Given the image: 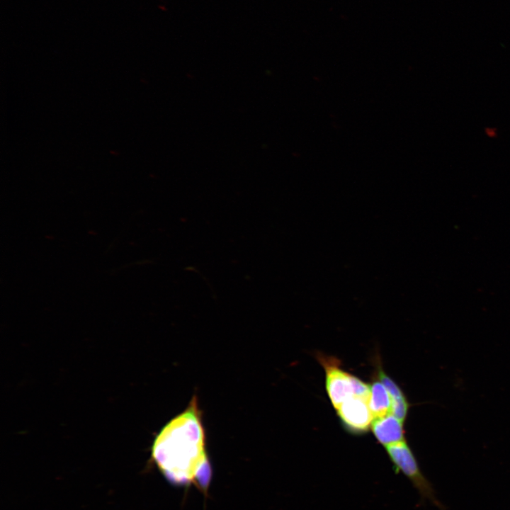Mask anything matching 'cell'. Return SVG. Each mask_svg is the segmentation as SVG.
<instances>
[{
    "instance_id": "1",
    "label": "cell",
    "mask_w": 510,
    "mask_h": 510,
    "mask_svg": "<svg viewBox=\"0 0 510 510\" xmlns=\"http://www.w3.org/2000/svg\"><path fill=\"white\" fill-rule=\"evenodd\" d=\"M151 453L154 463L170 483H194L203 489L208 488L211 468L196 397L161 429L154 440Z\"/></svg>"
},
{
    "instance_id": "2",
    "label": "cell",
    "mask_w": 510,
    "mask_h": 510,
    "mask_svg": "<svg viewBox=\"0 0 510 510\" xmlns=\"http://www.w3.org/2000/svg\"><path fill=\"white\" fill-rule=\"evenodd\" d=\"M316 357L324 369L326 390L336 409L353 395L369 400L370 385L343 370L339 359L321 353H317Z\"/></svg>"
},
{
    "instance_id": "3",
    "label": "cell",
    "mask_w": 510,
    "mask_h": 510,
    "mask_svg": "<svg viewBox=\"0 0 510 510\" xmlns=\"http://www.w3.org/2000/svg\"><path fill=\"white\" fill-rule=\"evenodd\" d=\"M385 448L396 472H400L409 480L421 499L430 502L439 510H446L436 497L431 483L422 473L416 458L406 441Z\"/></svg>"
},
{
    "instance_id": "4",
    "label": "cell",
    "mask_w": 510,
    "mask_h": 510,
    "mask_svg": "<svg viewBox=\"0 0 510 510\" xmlns=\"http://www.w3.org/2000/svg\"><path fill=\"white\" fill-rule=\"evenodd\" d=\"M368 400L353 395L347 398L336 409L345 429L352 434L366 432L374 419L368 404Z\"/></svg>"
},
{
    "instance_id": "5",
    "label": "cell",
    "mask_w": 510,
    "mask_h": 510,
    "mask_svg": "<svg viewBox=\"0 0 510 510\" xmlns=\"http://www.w3.org/2000/svg\"><path fill=\"white\" fill-rule=\"evenodd\" d=\"M370 428L377 441L385 447L405 440L403 422L391 413L374 418Z\"/></svg>"
},
{
    "instance_id": "6",
    "label": "cell",
    "mask_w": 510,
    "mask_h": 510,
    "mask_svg": "<svg viewBox=\"0 0 510 510\" xmlns=\"http://www.w3.org/2000/svg\"><path fill=\"white\" fill-rule=\"evenodd\" d=\"M377 370L379 380L384 385L391 397V414L403 422L409 410V403L405 395L395 381L384 372L379 363Z\"/></svg>"
},
{
    "instance_id": "7",
    "label": "cell",
    "mask_w": 510,
    "mask_h": 510,
    "mask_svg": "<svg viewBox=\"0 0 510 510\" xmlns=\"http://www.w3.org/2000/svg\"><path fill=\"white\" fill-rule=\"evenodd\" d=\"M370 388L368 404L373 417L391 413V397L384 385L380 380H375L370 385Z\"/></svg>"
},
{
    "instance_id": "8",
    "label": "cell",
    "mask_w": 510,
    "mask_h": 510,
    "mask_svg": "<svg viewBox=\"0 0 510 510\" xmlns=\"http://www.w3.org/2000/svg\"><path fill=\"white\" fill-rule=\"evenodd\" d=\"M485 131H486L487 135L489 137H495L496 135H497L496 130H493V129L487 128V129H486Z\"/></svg>"
}]
</instances>
